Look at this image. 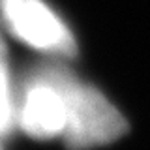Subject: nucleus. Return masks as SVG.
Masks as SVG:
<instances>
[{"mask_svg":"<svg viewBox=\"0 0 150 150\" xmlns=\"http://www.w3.org/2000/svg\"><path fill=\"white\" fill-rule=\"evenodd\" d=\"M15 103H17V86L11 81L8 68L6 43L0 34V143L9 135L15 126Z\"/></svg>","mask_w":150,"mask_h":150,"instance_id":"4","label":"nucleus"},{"mask_svg":"<svg viewBox=\"0 0 150 150\" xmlns=\"http://www.w3.org/2000/svg\"><path fill=\"white\" fill-rule=\"evenodd\" d=\"M0 21L13 38L43 54L71 58L77 53L69 26L45 0H0Z\"/></svg>","mask_w":150,"mask_h":150,"instance_id":"3","label":"nucleus"},{"mask_svg":"<svg viewBox=\"0 0 150 150\" xmlns=\"http://www.w3.org/2000/svg\"><path fill=\"white\" fill-rule=\"evenodd\" d=\"M15 126L32 139L64 135L66 103L54 73V58L32 68L17 86Z\"/></svg>","mask_w":150,"mask_h":150,"instance_id":"2","label":"nucleus"},{"mask_svg":"<svg viewBox=\"0 0 150 150\" xmlns=\"http://www.w3.org/2000/svg\"><path fill=\"white\" fill-rule=\"evenodd\" d=\"M0 150H2V144H0Z\"/></svg>","mask_w":150,"mask_h":150,"instance_id":"5","label":"nucleus"},{"mask_svg":"<svg viewBox=\"0 0 150 150\" xmlns=\"http://www.w3.org/2000/svg\"><path fill=\"white\" fill-rule=\"evenodd\" d=\"M54 73L66 103L62 141L69 150L103 146L128 131V122L122 112L96 86L81 81L60 58H54Z\"/></svg>","mask_w":150,"mask_h":150,"instance_id":"1","label":"nucleus"}]
</instances>
